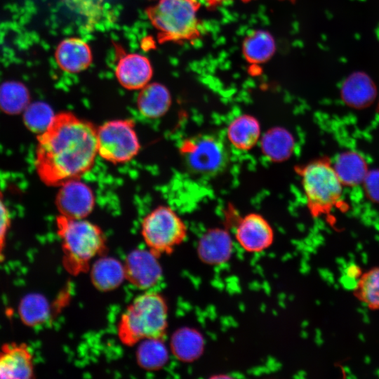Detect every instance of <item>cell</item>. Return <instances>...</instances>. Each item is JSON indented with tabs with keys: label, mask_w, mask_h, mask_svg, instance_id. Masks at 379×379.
I'll return each instance as SVG.
<instances>
[{
	"label": "cell",
	"mask_w": 379,
	"mask_h": 379,
	"mask_svg": "<svg viewBox=\"0 0 379 379\" xmlns=\"http://www.w3.org/2000/svg\"><path fill=\"white\" fill-rule=\"evenodd\" d=\"M226 134L228 142L234 148L240 151H248L260 140V124L252 115L240 114L229 123Z\"/></svg>",
	"instance_id": "cell-16"
},
{
	"label": "cell",
	"mask_w": 379,
	"mask_h": 379,
	"mask_svg": "<svg viewBox=\"0 0 379 379\" xmlns=\"http://www.w3.org/2000/svg\"><path fill=\"white\" fill-rule=\"evenodd\" d=\"M179 149L188 170L200 177L218 175L230 162L227 145L214 134L201 133L185 139Z\"/></svg>",
	"instance_id": "cell-7"
},
{
	"label": "cell",
	"mask_w": 379,
	"mask_h": 379,
	"mask_svg": "<svg viewBox=\"0 0 379 379\" xmlns=\"http://www.w3.org/2000/svg\"><path fill=\"white\" fill-rule=\"evenodd\" d=\"M32 353L25 343H11L0 349V378L34 377Z\"/></svg>",
	"instance_id": "cell-13"
},
{
	"label": "cell",
	"mask_w": 379,
	"mask_h": 379,
	"mask_svg": "<svg viewBox=\"0 0 379 379\" xmlns=\"http://www.w3.org/2000/svg\"><path fill=\"white\" fill-rule=\"evenodd\" d=\"M158 257L149 249L131 251L124 263L126 279L140 289L154 286L162 274Z\"/></svg>",
	"instance_id": "cell-12"
},
{
	"label": "cell",
	"mask_w": 379,
	"mask_h": 379,
	"mask_svg": "<svg viewBox=\"0 0 379 379\" xmlns=\"http://www.w3.org/2000/svg\"><path fill=\"white\" fill-rule=\"evenodd\" d=\"M29 100L27 88L21 82L6 81L0 86V105L9 110L20 109Z\"/></svg>",
	"instance_id": "cell-26"
},
{
	"label": "cell",
	"mask_w": 379,
	"mask_h": 379,
	"mask_svg": "<svg viewBox=\"0 0 379 379\" xmlns=\"http://www.w3.org/2000/svg\"><path fill=\"white\" fill-rule=\"evenodd\" d=\"M233 242L229 232L216 227L207 230L201 237L197 245L199 259L208 265L226 262L232 255Z\"/></svg>",
	"instance_id": "cell-15"
},
{
	"label": "cell",
	"mask_w": 379,
	"mask_h": 379,
	"mask_svg": "<svg viewBox=\"0 0 379 379\" xmlns=\"http://www.w3.org/2000/svg\"><path fill=\"white\" fill-rule=\"evenodd\" d=\"M132 119L107 121L97 128L98 154L105 161L124 164L138 155L140 143Z\"/></svg>",
	"instance_id": "cell-8"
},
{
	"label": "cell",
	"mask_w": 379,
	"mask_h": 379,
	"mask_svg": "<svg viewBox=\"0 0 379 379\" xmlns=\"http://www.w3.org/2000/svg\"><path fill=\"white\" fill-rule=\"evenodd\" d=\"M341 94L346 104L356 108L366 107L375 96L372 81L365 74L357 73L343 84Z\"/></svg>",
	"instance_id": "cell-20"
},
{
	"label": "cell",
	"mask_w": 379,
	"mask_h": 379,
	"mask_svg": "<svg viewBox=\"0 0 379 379\" xmlns=\"http://www.w3.org/2000/svg\"><path fill=\"white\" fill-rule=\"evenodd\" d=\"M11 211L6 203L4 195L0 189V262L5 259V247L7 235L11 225Z\"/></svg>",
	"instance_id": "cell-29"
},
{
	"label": "cell",
	"mask_w": 379,
	"mask_h": 379,
	"mask_svg": "<svg viewBox=\"0 0 379 379\" xmlns=\"http://www.w3.org/2000/svg\"><path fill=\"white\" fill-rule=\"evenodd\" d=\"M97 128L70 112L55 114L37 136L34 167L49 187L80 179L93 166L98 155Z\"/></svg>",
	"instance_id": "cell-1"
},
{
	"label": "cell",
	"mask_w": 379,
	"mask_h": 379,
	"mask_svg": "<svg viewBox=\"0 0 379 379\" xmlns=\"http://www.w3.org/2000/svg\"><path fill=\"white\" fill-rule=\"evenodd\" d=\"M234 236L239 246L249 253H259L273 244L272 225L261 214L249 213L234 220Z\"/></svg>",
	"instance_id": "cell-9"
},
{
	"label": "cell",
	"mask_w": 379,
	"mask_h": 379,
	"mask_svg": "<svg viewBox=\"0 0 379 379\" xmlns=\"http://www.w3.org/2000/svg\"><path fill=\"white\" fill-rule=\"evenodd\" d=\"M162 339H148L141 342L137 352L138 362L147 369L161 367L167 361L168 352Z\"/></svg>",
	"instance_id": "cell-25"
},
{
	"label": "cell",
	"mask_w": 379,
	"mask_h": 379,
	"mask_svg": "<svg viewBox=\"0 0 379 379\" xmlns=\"http://www.w3.org/2000/svg\"><path fill=\"white\" fill-rule=\"evenodd\" d=\"M300 177L311 215L319 217L328 213L340 200L343 183L334 167L324 159L313 160L295 167Z\"/></svg>",
	"instance_id": "cell-5"
},
{
	"label": "cell",
	"mask_w": 379,
	"mask_h": 379,
	"mask_svg": "<svg viewBox=\"0 0 379 379\" xmlns=\"http://www.w3.org/2000/svg\"><path fill=\"white\" fill-rule=\"evenodd\" d=\"M168 307L164 297L147 291L135 297L121 314L117 335L128 346L148 339H162L168 328Z\"/></svg>",
	"instance_id": "cell-2"
},
{
	"label": "cell",
	"mask_w": 379,
	"mask_h": 379,
	"mask_svg": "<svg viewBox=\"0 0 379 379\" xmlns=\"http://www.w3.org/2000/svg\"><path fill=\"white\" fill-rule=\"evenodd\" d=\"M262 154L272 162L287 160L293 154L295 140L287 130L274 127L261 135L259 141Z\"/></svg>",
	"instance_id": "cell-18"
},
{
	"label": "cell",
	"mask_w": 379,
	"mask_h": 379,
	"mask_svg": "<svg viewBox=\"0 0 379 379\" xmlns=\"http://www.w3.org/2000/svg\"><path fill=\"white\" fill-rule=\"evenodd\" d=\"M51 108L43 102H36L31 105L27 110L26 120L32 129L41 133L48 125L54 116Z\"/></svg>",
	"instance_id": "cell-28"
},
{
	"label": "cell",
	"mask_w": 379,
	"mask_h": 379,
	"mask_svg": "<svg viewBox=\"0 0 379 379\" xmlns=\"http://www.w3.org/2000/svg\"><path fill=\"white\" fill-rule=\"evenodd\" d=\"M91 279L100 291L114 290L126 279L124 263L113 258H100L92 266Z\"/></svg>",
	"instance_id": "cell-19"
},
{
	"label": "cell",
	"mask_w": 379,
	"mask_h": 379,
	"mask_svg": "<svg viewBox=\"0 0 379 379\" xmlns=\"http://www.w3.org/2000/svg\"><path fill=\"white\" fill-rule=\"evenodd\" d=\"M204 341L201 335L192 328H182L172 337L171 347L173 354L184 361L197 359L204 351Z\"/></svg>",
	"instance_id": "cell-22"
},
{
	"label": "cell",
	"mask_w": 379,
	"mask_h": 379,
	"mask_svg": "<svg viewBox=\"0 0 379 379\" xmlns=\"http://www.w3.org/2000/svg\"><path fill=\"white\" fill-rule=\"evenodd\" d=\"M197 0H157L146 14L157 31L159 43L192 41L198 39L202 25L197 16Z\"/></svg>",
	"instance_id": "cell-4"
},
{
	"label": "cell",
	"mask_w": 379,
	"mask_h": 379,
	"mask_svg": "<svg viewBox=\"0 0 379 379\" xmlns=\"http://www.w3.org/2000/svg\"><path fill=\"white\" fill-rule=\"evenodd\" d=\"M275 51L272 36L265 31H253L243 43V53L246 60L253 64H260L269 60Z\"/></svg>",
	"instance_id": "cell-23"
},
{
	"label": "cell",
	"mask_w": 379,
	"mask_h": 379,
	"mask_svg": "<svg viewBox=\"0 0 379 379\" xmlns=\"http://www.w3.org/2000/svg\"><path fill=\"white\" fill-rule=\"evenodd\" d=\"M171 105V95L161 84L149 83L140 89L137 98L139 112L149 119L164 116Z\"/></svg>",
	"instance_id": "cell-17"
},
{
	"label": "cell",
	"mask_w": 379,
	"mask_h": 379,
	"mask_svg": "<svg viewBox=\"0 0 379 379\" xmlns=\"http://www.w3.org/2000/svg\"><path fill=\"white\" fill-rule=\"evenodd\" d=\"M20 314L25 323L35 325L44 321L48 314L46 300L39 295H28L22 300Z\"/></svg>",
	"instance_id": "cell-27"
},
{
	"label": "cell",
	"mask_w": 379,
	"mask_h": 379,
	"mask_svg": "<svg viewBox=\"0 0 379 379\" xmlns=\"http://www.w3.org/2000/svg\"><path fill=\"white\" fill-rule=\"evenodd\" d=\"M364 182L368 195L373 200L379 201V171L368 172Z\"/></svg>",
	"instance_id": "cell-30"
},
{
	"label": "cell",
	"mask_w": 379,
	"mask_h": 379,
	"mask_svg": "<svg viewBox=\"0 0 379 379\" xmlns=\"http://www.w3.org/2000/svg\"><path fill=\"white\" fill-rule=\"evenodd\" d=\"M345 274L346 279L354 281L356 285L357 281L361 277L362 272L359 267L356 265H351L346 268Z\"/></svg>",
	"instance_id": "cell-31"
},
{
	"label": "cell",
	"mask_w": 379,
	"mask_h": 379,
	"mask_svg": "<svg viewBox=\"0 0 379 379\" xmlns=\"http://www.w3.org/2000/svg\"><path fill=\"white\" fill-rule=\"evenodd\" d=\"M65 268L71 273L85 272L91 262L106 249L102 229L86 218H71L59 215L55 220Z\"/></svg>",
	"instance_id": "cell-3"
},
{
	"label": "cell",
	"mask_w": 379,
	"mask_h": 379,
	"mask_svg": "<svg viewBox=\"0 0 379 379\" xmlns=\"http://www.w3.org/2000/svg\"><path fill=\"white\" fill-rule=\"evenodd\" d=\"M333 167L341 182L347 185H356L364 182L368 173L365 160L353 152L340 154Z\"/></svg>",
	"instance_id": "cell-21"
},
{
	"label": "cell",
	"mask_w": 379,
	"mask_h": 379,
	"mask_svg": "<svg viewBox=\"0 0 379 379\" xmlns=\"http://www.w3.org/2000/svg\"><path fill=\"white\" fill-rule=\"evenodd\" d=\"M55 204L60 214L71 218H86L95 207L93 190L80 179L67 181L58 187Z\"/></svg>",
	"instance_id": "cell-10"
},
{
	"label": "cell",
	"mask_w": 379,
	"mask_h": 379,
	"mask_svg": "<svg viewBox=\"0 0 379 379\" xmlns=\"http://www.w3.org/2000/svg\"><path fill=\"white\" fill-rule=\"evenodd\" d=\"M356 298L371 310H379V266L361 274L353 288Z\"/></svg>",
	"instance_id": "cell-24"
},
{
	"label": "cell",
	"mask_w": 379,
	"mask_h": 379,
	"mask_svg": "<svg viewBox=\"0 0 379 379\" xmlns=\"http://www.w3.org/2000/svg\"><path fill=\"white\" fill-rule=\"evenodd\" d=\"M244 1H251V0H242Z\"/></svg>",
	"instance_id": "cell-33"
},
{
	"label": "cell",
	"mask_w": 379,
	"mask_h": 379,
	"mask_svg": "<svg viewBox=\"0 0 379 379\" xmlns=\"http://www.w3.org/2000/svg\"><path fill=\"white\" fill-rule=\"evenodd\" d=\"M141 235L148 249L157 256L168 255L187 236V227L180 215L170 206H159L145 216Z\"/></svg>",
	"instance_id": "cell-6"
},
{
	"label": "cell",
	"mask_w": 379,
	"mask_h": 379,
	"mask_svg": "<svg viewBox=\"0 0 379 379\" xmlns=\"http://www.w3.org/2000/svg\"><path fill=\"white\" fill-rule=\"evenodd\" d=\"M117 55L115 76L119 83L128 90H140L150 81L153 70L145 55L126 51L115 43Z\"/></svg>",
	"instance_id": "cell-11"
},
{
	"label": "cell",
	"mask_w": 379,
	"mask_h": 379,
	"mask_svg": "<svg viewBox=\"0 0 379 379\" xmlns=\"http://www.w3.org/2000/svg\"><path fill=\"white\" fill-rule=\"evenodd\" d=\"M201 5L208 8H215L226 3L228 0H197Z\"/></svg>",
	"instance_id": "cell-32"
},
{
	"label": "cell",
	"mask_w": 379,
	"mask_h": 379,
	"mask_svg": "<svg viewBox=\"0 0 379 379\" xmlns=\"http://www.w3.org/2000/svg\"><path fill=\"white\" fill-rule=\"evenodd\" d=\"M55 58L58 67L69 73H78L86 69L93 60L88 44L77 37L61 41L55 49Z\"/></svg>",
	"instance_id": "cell-14"
}]
</instances>
